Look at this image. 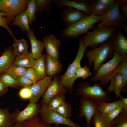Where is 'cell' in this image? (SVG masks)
<instances>
[{"instance_id":"obj_1","label":"cell","mask_w":127,"mask_h":127,"mask_svg":"<svg viewBox=\"0 0 127 127\" xmlns=\"http://www.w3.org/2000/svg\"><path fill=\"white\" fill-rule=\"evenodd\" d=\"M93 29L92 31L88 32L81 37L86 47H90L93 48L111 40L114 33L119 28L107 27L99 23Z\"/></svg>"},{"instance_id":"obj_2","label":"cell","mask_w":127,"mask_h":127,"mask_svg":"<svg viewBox=\"0 0 127 127\" xmlns=\"http://www.w3.org/2000/svg\"><path fill=\"white\" fill-rule=\"evenodd\" d=\"M116 52L111 59L101 64L95 73L90 80L95 83L99 82V84L103 88L107 86L112 77L118 71L124 60Z\"/></svg>"},{"instance_id":"obj_3","label":"cell","mask_w":127,"mask_h":127,"mask_svg":"<svg viewBox=\"0 0 127 127\" xmlns=\"http://www.w3.org/2000/svg\"><path fill=\"white\" fill-rule=\"evenodd\" d=\"M115 52L111 40L88 50L84 54L87 57L88 64L90 67L93 65L95 71L107 59L112 58Z\"/></svg>"},{"instance_id":"obj_4","label":"cell","mask_w":127,"mask_h":127,"mask_svg":"<svg viewBox=\"0 0 127 127\" xmlns=\"http://www.w3.org/2000/svg\"><path fill=\"white\" fill-rule=\"evenodd\" d=\"M87 49L81 38L79 37V48L75 59L70 65L65 73L60 77V83L70 94L73 92V84L76 79L75 72L81 66V60Z\"/></svg>"},{"instance_id":"obj_5","label":"cell","mask_w":127,"mask_h":127,"mask_svg":"<svg viewBox=\"0 0 127 127\" xmlns=\"http://www.w3.org/2000/svg\"><path fill=\"white\" fill-rule=\"evenodd\" d=\"M99 22V15L86 16L69 27L63 29L61 32V36L67 39L77 38L93 28L94 25Z\"/></svg>"},{"instance_id":"obj_6","label":"cell","mask_w":127,"mask_h":127,"mask_svg":"<svg viewBox=\"0 0 127 127\" xmlns=\"http://www.w3.org/2000/svg\"><path fill=\"white\" fill-rule=\"evenodd\" d=\"M76 91L77 95L91 98L99 104L107 102L111 99V93L107 89L103 91L99 84L91 85L90 83L87 81L79 83Z\"/></svg>"},{"instance_id":"obj_7","label":"cell","mask_w":127,"mask_h":127,"mask_svg":"<svg viewBox=\"0 0 127 127\" xmlns=\"http://www.w3.org/2000/svg\"><path fill=\"white\" fill-rule=\"evenodd\" d=\"M119 5L118 0H116L114 5L108 7L103 14L99 15V23L108 27H123L127 33V19L120 14Z\"/></svg>"},{"instance_id":"obj_8","label":"cell","mask_w":127,"mask_h":127,"mask_svg":"<svg viewBox=\"0 0 127 127\" xmlns=\"http://www.w3.org/2000/svg\"><path fill=\"white\" fill-rule=\"evenodd\" d=\"M40 105L39 114L41 120L47 125H50L54 123L56 127L63 124L72 127H81L69 118L63 117L49 109L45 104L42 103Z\"/></svg>"},{"instance_id":"obj_9","label":"cell","mask_w":127,"mask_h":127,"mask_svg":"<svg viewBox=\"0 0 127 127\" xmlns=\"http://www.w3.org/2000/svg\"><path fill=\"white\" fill-rule=\"evenodd\" d=\"M29 0H0V12L5 13V16L10 23L15 17L26 9Z\"/></svg>"},{"instance_id":"obj_10","label":"cell","mask_w":127,"mask_h":127,"mask_svg":"<svg viewBox=\"0 0 127 127\" xmlns=\"http://www.w3.org/2000/svg\"><path fill=\"white\" fill-rule=\"evenodd\" d=\"M98 103L94 99L82 96L79 109V117H84L86 119L87 127H91V121L97 110Z\"/></svg>"},{"instance_id":"obj_11","label":"cell","mask_w":127,"mask_h":127,"mask_svg":"<svg viewBox=\"0 0 127 127\" xmlns=\"http://www.w3.org/2000/svg\"><path fill=\"white\" fill-rule=\"evenodd\" d=\"M53 76H47L33 83L30 87L31 96L29 103H37L52 82Z\"/></svg>"},{"instance_id":"obj_12","label":"cell","mask_w":127,"mask_h":127,"mask_svg":"<svg viewBox=\"0 0 127 127\" xmlns=\"http://www.w3.org/2000/svg\"><path fill=\"white\" fill-rule=\"evenodd\" d=\"M42 41L46 49V54L52 59H59V48L61 40L56 38L53 34L47 35L43 37Z\"/></svg>"},{"instance_id":"obj_13","label":"cell","mask_w":127,"mask_h":127,"mask_svg":"<svg viewBox=\"0 0 127 127\" xmlns=\"http://www.w3.org/2000/svg\"><path fill=\"white\" fill-rule=\"evenodd\" d=\"M53 77L52 82L42 96L41 103H44L47 105L55 96L59 94H64L67 92V90L60 82V76L56 75Z\"/></svg>"},{"instance_id":"obj_14","label":"cell","mask_w":127,"mask_h":127,"mask_svg":"<svg viewBox=\"0 0 127 127\" xmlns=\"http://www.w3.org/2000/svg\"><path fill=\"white\" fill-rule=\"evenodd\" d=\"M114 50L124 60L127 59V38L122 32L117 30L111 39Z\"/></svg>"},{"instance_id":"obj_15","label":"cell","mask_w":127,"mask_h":127,"mask_svg":"<svg viewBox=\"0 0 127 127\" xmlns=\"http://www.w3.org/2000/svg\"><path fill=\"white\" fill-rule=\"evenodd\" d=\"M90 2L85 0H54L53 2L58 8H62L66 6L73 8L83 11L87 16L91 15Z\"/></svg>"},{"instance_id":"obj_16","label":"cell","mask_w":127,"mask_h":127,"mask_svg":"<svg viewBox=\"0 0 127 127\" xmlns=\"http://www.w3.org/2000/svg\"><path fill=\"white\" fill-rule=\"evenodd\" d=\"M41 105L29 103L23 111L15 114L16 123H21L25 121L38 115Z\"/></svg>"},{"instance_id":"obj_17","label":"cell","mask_w":127,"mask_h":127,"mask_svg":"<svg viewBox=\"0 0 127 127\" xmlns=\"http://www.w3.org/2000/svg\"><path fill=\"white\" fill-rule=\"evenodd\" d=\"M86 16L83 11L71 7L64 9L61 15L66 28L76 23Z\"/></svg>"},{"instance_id":"obj_18","label":"cell","mask_w":127,"mask_h":127,"mask_svg":"<svg viewBox=\"0 0 127 127\" xmlns=\"http://www.w3.org/2000/svg\"><path fill=\"white\" fill-rule=\"evenodd\" d=\"M26 35L28 37L30 42L32 56L34 59H36L43 55L44 47L43 43L42 40H39L36 38L33 29L31 28L27 32Z\"/></svg>"},{"instance_id":"obj_19","label":"cell","mask_w":127,"mask_h":127,"mask_svg":"<svg viewBox=\"0 0 127 127\" xmlns=\"http://www.w3.org/2000/svg\"><path fill=\"white\" fill-rule=\"evenodd\" d=\"M13 48L11 47L7 48L0 57V75L6 72L10 65L13 63L15 56Z\"/></svg>"},{"instance_id":"obj_20","label":"cell","mask_w":127,"mask_h":127,"mask_svg":"<svg viewBox=\"0 0 127 127\" xmlns=\"http://www.w3.org/2000/svg\"><path fill=\"white\" fill-rule=\"evenodd\" d=\"M63 66L59 60L52 59L46 54L45 67L47 76H53L60 73L62 70Z\"/></svg>"},{"instance_id":"obj_21","label":"cell","mask_w":127,"mask_h":127,"mask_svg":"<svg viewBox=\"0 0 127 127\" xmlns=\"http://www.w3.org/2000/svg\"><path fill=\"white\" fill-rule=\"evenodd\" d=\"M111 83L107 90L110 93L113 92L118 98L121 94L123 83V77L120 72L118 70L112 77Z\"/></svg>"},{"instance_id":"obj_22","label":"cell","mask_w":127,"mask_h":127,"mask_svg":"<svg viewBox=\"0 0 127 127\" xmlns=\"http://www.w3.org/2000/svg\"><path fill=\"white\" fill-rule=\"evenodd\" d=\"M16 124L15 113L8 108L0 109V127H12Z\"/></svg>"},{"instance_id":"obj_23","label":"cell","mask_w":127,"mask_h":127,"mask_svg":"<svg viewBox=\"0 0 127 127\" xmlns=\"http://www.w3.org/2000/svg\"><path fill=\"white\" fill-rule=\"evenodd\" d=\"M12 37L14 40L13 45L14 55L16 56H21L27 54L28 52L27 40L24 38L17 39L14 35Z\"/></svg>"},{"instance_id":"obj_24","label":"cell","mask_w":127,"mask_h":127,"mask_svg":"<svg viewBox=\"0 0 127 127\" xmlns=\"http://www.w3.org/2000/svg\"><path fill=\"white\" fill-rule=\"evenodd\" d=\"M35 60L32 56L31 51L26 55L16 56L13 62L15 65L25 68H33Z\"/></svg>"},{"instance_id":"obj_25","label":"cell","mask_w":127,"mask_h":127,"mask_svg":"<svg viewBox=\"0 0 127 127\" xmlns=\"http://www.w3.org/2000/svg\"><path fill=\"white\" fill-rule=\"evenodd\" d=\"M92 118V124L95 127H113L112 121L97 110Z\"/></svg>"},{"instance_id":"obj_26","label":"cell","mask_w":127,"mask_h":127,"mask_svg":"<svg viewBox=\"0 0 127 127\" xmlns=\"http://www.w3.org/2000/svg\"><path fill=\"white\" fill-rule=\"evenodd\" d=\"M11 25L18 26L23 32H29L31 28L29 26L28 17L25 11L16 16Z\"/></svg>"},{"instance_id":"obj_27","label":"cell","mask_w":127,"mask_h":127,"mask_svg":"<svg viewBox=\"0 0 127 127\" xmlns=\"http://www.w3.org/2000/svg\"><path fill=\"white\" fill-rule=\"evenodd\" d=\"M46 54L42 55L40 57L35 60L33 68L36 71L39 79L47 76L45 67Z\"/></svg>"},{"instance_id":"obj_28","label":"cell","mask_w":127,"mask_h":127,"mask_svg":"<svg viewBox=\"0 0 127 127\" xmlns=\"http://www.w3.org/2000/svg\"><path fill=\"white\" fill-rule=\"evenodd\" d=\"M119 100L109 103L103 102L98 105L97 110L106 115L119 107Z\"/></svg>"},{"instance_id":"obj_29","label":"cell","mask_w":127,"mask_h":127,"mask_svg":"<svg viewBox=\"0 0 127 127\" xmlns=\"http://www.w3.org/2000/svg\"><path fill=\"white\" fill-rule=\"evenodd\" d=\"M53 0H35L36 6V15L39 12L40 14L44 12L51 13V7Z\"/></svg>"},{"instance_id":"obj_30","label":"cell","mask_w":127,"mask_h":127,"mask_svg":"<svg viewBox=\"0 0 127 127\" xmlns=\"http://www.w3.org/2000/svg\"><path fill=\"white\" fill-rule=\"evenodd\" d=\"M27 68L16 65L12 63L6 72L17 80L21 77L24 76Z\"/></svg>"},{"instance_id":"obj_31","label":"cell","mask_w":127,"mask_h":127,"mask_svg":"<svg viewBox=\"0 0 127 127\" xmlns=\"http://www.w3.org/2000/svg\"><path fill=\"white\" fill-rule=\"evenodd\" d=\"M21 124V127H53L46 124L38 115L25 121Z\"/></svg>"},{"instance_id":"obj_32","label":"cell","mask_w":127,"mask_h":127,"mask_svg":"<svg viewBox=\"0 0 127 127\" xmlns=\"http://www.w3.org/2000/svg\"><path fill=\"white\" fill-rule=\"evenodd\" d=\"M65 100L64 94H59L52 98L46 105L48 109L53 111L65 102Z\"/></svg>"},{"instance_id":"obj_33","label":"cell","mask_w":127,"mask_h":127,"mask_svg":"<svg viewBox=\"0 0 127 127\" xmlns=\"http://www.w3.org/2000/svg\"><path fill=\"white\" fill-rule=\"evenodd\" d=\"M36 6L35 0H30L25 10L29 25H31L33 23L36 22Z\"/></svg>"},{"instance_id":"obj_34","label":"cell","mask_w":127,"mask_h":127,"mask_svg":"<svg viewBox=\"0 0 127 127\" xmlns=\"http://www.w3.org/2000/svg\"><path fill=\"white\" fill-rule=\"evenodd\" d=\"M72 110V108L70 103L65 102L53 111L63 117L69 119L71 116Z\"/></svg>"},{"instance_id":"obj_35","label":"cell","mask_w":127,"mask_h":127,"mask_svg":"<svg viewBox=\"0 0 127 127\" xmlns=\"http://www.w3.org/2000/svg\"><path fill=\"white\" fill-rule=\"evenodd\" d=\"M112 122L113 127H127V110L123 109Z\"/></svg>"},{"instance_id":"obj_36","label":"cell","mask_w":127,"mask_h":127,"mask_svg":"<svg viewBox=\"0 0 127 127\" xmlns=\"http://www.w3.org/2000/svg\"><path fill=\"white\" fill-rule=\"evenodd\" d=\"M108 8L96 0L91 1L90 11L91 15H101Z\"/></svg>"},{"instance_id":"obj_37","label":"cell","mask_w":127,"mask_h":127,"mask_svg":"<svg viewBox=\"0 0 127 127\" xmlns=\"http://www.w3.org/2000/svg\"><path fill=\"white\" fill-rule=\"evenodd\" d=\"M123 77V83L121 92H127V59L124 60L118 69Z\"/></svg>"},{"instance_id":"obj_38","label":"cell","mask_w":127,"mask_h":127,"mask_svg":"<svg viewBox=\"0 0 127 127\" xmlns=\"http://www.w3.org/2000/svg\"><path fill=\"white\" fill-rule=\"evenodd\" d=\"M0 80L8 87H16L19 86L18 81L7 72L0 75Z\"/></svg>"},{"instance_id":"obj_39","label":"cell","mask_w":127,"mask_h":127,"mask_svg":"<svg viewBox=\"0 0 127 127\" xmlns=\"http://www.w3.org/2000/svg\"><path fill=\"white\" fill-rule=\"evenodd\" d=\"M75 75L76 79L81 78L84 79L92 75L90 68L86 65L79 67L75 71Z\"/></svg>"},{"instance_id":"obj_40","label":"cell","mask_w":127,"mask_h":127,"mask_svg":"<svg viewBox=\"0 0 127 127\" xmlns=\"http://www.w3.org/2000/svg\"><path fill=\"white\" fill-rule=\"evenodd\" d=\"M5 15V12H0V26L5 28L12 36L14 35L12 31L8 26L11 23L7 20Z\"/></svg>"},{"instance_id":"obj_41","label":"cell","mask_w":127,"mask_h":127,"mask_svg":"<svg viewBox=\"0 0 127 127\" xmlns=\"http://www.w3.org/2000/svg\"><path fill=\"white\" fill-rule=\"evenodd\" d=\"M24 76L34 83L40 80L36 71L32 68H27Z\"/></svg>"},{"instance_id":"obj_42","label":"cell","mask_w":127,"mask_h":127,"mask_svg":"<svg viewBox=\"0 0 127 127\" xmlns=\"http://www.w3.org/2000/svg\"><path fill=\"white\" fill-rule=\"evenodd\" d=\"M17 81L18 82L19 86L24 87L30 88L34 83L25 76L21 77Z\"/></svg>"},{"instance_id":"obj_43","label":"cell","mask_w":127,"mask_h":127,"mask_svg":"<svg viewBox=\"0 0 127 127\" xmlns=\"http://www.w3.org/2000/svg\"><path fill=\"white\" fill-rule=\"evenodd\" d=\"M30 88L24 87L21 89L19 93V95L20 97L23 99H29L31 96Z\"/></svg>"},{"instance_id":"obj_44","label":"cell","mask_w":127,"mask_h":127,"mask_svg":"<svg viewBox=\"0 0 127 127\" xmlns=\"http://www.w3.org/2000/svg\"><path fill=\"white\" fill-rule=\"evenodd\" d=\"M123 109L122 107L119 106L105 115L108 119L112 121L121 113Z\"/></svg>"},{"instance_id":"obj_45","label":"cell","mask_w":127,"mask_h":127,"mask_svg":"<svg viewBox=\"0 0 127 127\" xmlns=\"http://www.w3.org/2000/svg\"><path fill=\"white\" fill-rule=\"evenodd\" d=\"M119 4L121 5V9L122 13L126 18L127 17V0H118Z\"/></svg>"},{"instance_id":"obj_46","label":"cell","mask_w":127,"mask_h":127,"mask_svg":"<svg viewBox=\"0 0 127 127\" xmlns=\"http://www.w3.org/2000/svg\"><path fill=\"white\" fill-rule=\"evenodd\" d=\"M119 99V105L123 108V109L127 110V98L124 97L121 95Z\"/></svg>"},{"instance_id":"obj_47","label":"cell","mask_w":127,"mask_h":127,"mask_svg":"<svg viewBox=\"0 0 127 127\" xmlns=\"http://www.w3.org/2000/svg\"><path fill=\"white\" fill-rule=\"evenodd\" d=\"M96 1L108 7L113 6L116 1V0H98Z\"/></svg>"},{"instance_id":"obj_48","label":"cell","mask_w":127,"mask_h":127,"mask_svg":"<svg viewBox=\"0 0 127 127\" xmlns=\"http://www.w3.org/2000/svg\"><path fill=\"white\" fill-rule=\"evenodd\" d=\"M8 87L0 80V96L5 93L7 90Z\"/></svg>"},{"instance_id":"obj_49","label":"cell","mask_w":127,"mask_h":127,"mask_svg":"<svg viewBox=\"0 0 127 127\" xmlns=\"http://www.w3.org/2000/svg\"><path fill=\"white\" fill-rule=\"evenodd\" d=\"M21 123H16L12 127H21Z\"/></svg>"},{"instance_id":"obj_50","label":"cell","mask_w":127,"mask_h":127,"mask_svg":"<svg viewBox=\"0 0 127 127\" xmlns=\"http://www.w3.org/2000/svg\"><path fill=\"white\" fill-rule=\"evenodd\" d=\"M65 127H72L70 126H66Z\"/></svg>"}]
</instances>
